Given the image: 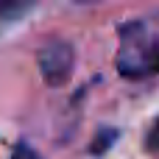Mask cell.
I'll use <instances>...</instances> for the list:
<instances>
[{
	"label": "cell",
	"mask_w": 159,
	"mask_h": 159,
	"mask_svg": "<svg viewBox=\"0 0 159 159\" xmlns=\"http://www.w3.org/2000/svg\"><path fill=\"white\" fill-rule=\"evenodd\" d=\"M73 61H75V53L67 42H48L42 50H39V70H42V78L56 87V84H64L73 73Z\"/></svg>",
	"instance_id": "obj_2"
},
{
	"label": "cell",
	"mask_w": 159,
	"mask_h": 159,
	"mask_svg": "<svg viewBox=\"0 0 159 159\" xmlns=\"http://www.w3.org/2000/svg\"><path fill=\"white\" fill-rule=\"evenodd\" d=\"M117 70L126 78H148L159 73V17L131 20L120 28Z\"/></svg>",
	"instance_id": "obj_1"
},
{
	"label": "cell",
	"mask_w": 159,
	"mask_h": 159,
	"mask_svg": "<svg viewBox=\"0 0 159 159\" xmlns=\"http://www.w3.org/2000/svg\"><path fill=\"white\" fill-rule=\"evenodd\" d=\"M36 6V0H0V20H20L25 17L31 8Z\"/></svg>",
	"instance_id": "obj_3"
},
{
	"label": "cell",
	"mask_w": 159,
	"mask_h": 159,
	"mask_svg": "<svg viewBox=\"0 0 159 159\" xmlns=\"http://www.w3.org/2000/svg\"><path fill=\"white\" fill-rule=\"evenodd\" d=\"M117 140V131H112V129H106V131H101L98 137H95V143H92V154H106L109 148H112V143Z\"/></svg>",
	"instance_id": "obj_4"
},
{
	"label": "cell",
	"mask_w": 159,
	"mask_h": 159,
	"mask_svg": "<svg viewBox=\"0 0 159 159\" xmlns=\"http://www.w3.org/2000/svg\"><path fill=\"white\" fill-rule=\"evenodd\" d=\"M8 159H42V157H39V154H36L31 145H25V143H17Z\"/></svg>",
	"instance_id": "obj_5"
},
{
	"label": "cell",
	"mask_w": 159,
	"mask_h": 159,
	"mask_svg": "<svg viewBox=\"0 0 159 159\" xmlns=\"http://www.w3.org/2000/svg\"><path fill=\"white\" fill-rule=\"evenodd\" d=\"M145 145H148L151 151H159V117L154 120V126H151V131H148V140H145Z\"/></svg>",
	"instance_id": "obj_6"
}]
</instances>
